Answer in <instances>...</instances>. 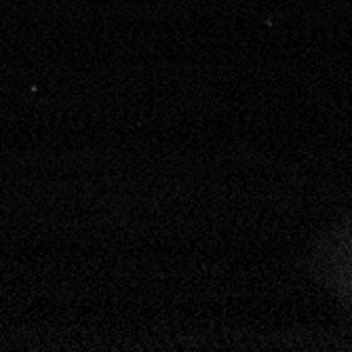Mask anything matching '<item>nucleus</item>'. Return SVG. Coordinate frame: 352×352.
Here are the masks:
<instances>
[{"label":"nucleus","instance_id":"1","mask_svg":"<svg viewBox=\"0 0 352 352\" xmlns=\"http://www.w3.org/2000/svg\"><path fill=\"white\" fill-rule=\"evenodd\" d=\"M318 264L325 280L352 308V226L336 232L325 243Z\"/></svg>","mask_w":352,"mask_h":352}]
</instances>
